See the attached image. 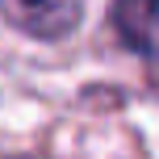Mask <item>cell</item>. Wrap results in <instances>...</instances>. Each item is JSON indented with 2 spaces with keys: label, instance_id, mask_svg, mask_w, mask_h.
Wrapping results in <instances>:
<instances>
[{
  "label": "cell",
  "instance_id": "7a4b0ae2",
  "mask_svg": "<svg viewBox=\"0 0 159 159\" xmlns=\"http://www.w3.org/2000/svg\"><path fill=\"white\" fill-rule=\"evenodd\" d=\"M113 25H117L121 42L130 50L159 63V0H117L113 4Z\"/></svg>",
  "mask_w": 159,
  "mask_h": 159
},
{
  "label": "cell",
  "instance_id": "6da1fadb",
  "mask_svg": "<svg viewBox=\"0 0 159 159\" xmlns=\"http://www.w3.org/2000/svg\"><path fill=\"white\" fill-rule=\"evenodd\" d=\"M0 17L30 38H67L84 17V0H0Z\"/></svg>",
  "mask_w": 159,
  "mask_h": 159
}]
</instances>
